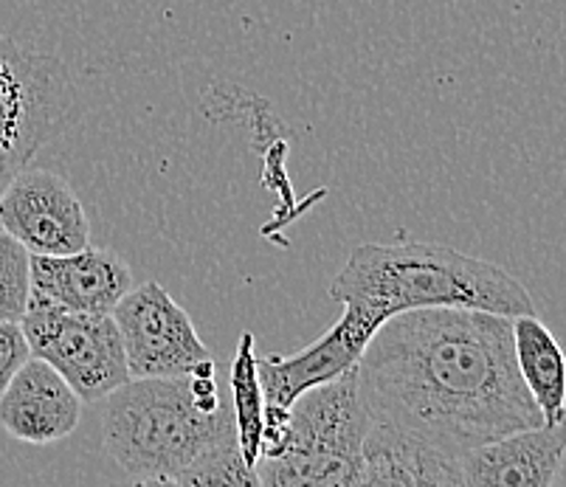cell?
Instances as JSON below:
<instances>
[{
  "instance_id": "cell-1",
  "label": "cell",
  "mask_w": 566,
  "mask_h": 487,
  "mask_svg": "<svg viewBox=\"0 0 566 487\" xmlns=\"http://www.w3.org/2000/svg\"><path fill=\"white\" fill-rule=\"evenodd\" d=\"M375 425L446 459L542 425L516 363L513 319L473 307H420L386 319L358 363Z\"/></svg>"
},
{
  "instance_id": "cell-2",
  "label": "cell",
  "mask_w": 566,
  "mask_h": 487,
  "mask_svg": "<svg viewBox=\"0 0 566 487\" xmlns=\"http://www.w3.org/2000/svg\"><path fill=\"white\" fill-rule=\"evenodd\" d=\"M102 434L118 468L142 485H181L200 456L240 445L212 358L181 378H130L107 394Z\"/></svg>"
},
{
  "instance_id": "cell-3",
  "label": "cell",
  "mask_w": 566,
  "mask_h": 487,
  "mask_svg": "<svg viewBox=\"0 0 566 487\" xmlns=\"http://www.w3.org/2000/svg\"><path fill=\"white\" fill-rule=\"evenodd\" d=\"M342 301L378 330L386 319L420 307H473L499 316L535 313L522 282L496 263L434 243H364L331 285Z\"/></svg>"
},
{
  "instance_id": "cell-4",
  "label": "cell",
  "mask_w": 566,
  "mask_h": 487,
  "mask_svg": "<svg viewBox=\"0 0 566 487\" xmlns=\"http://www.w3.org/2000/svg\"><path fill=\"white\" fill-rule=\"evenodd\" d=\"M369 425L353 367L293 400L280 448L256 459V479L268 487H361Z\"/></svg>"
},
{
  "instance_id": "cell-5",
  "label": "cell",
  "mask_w": 566,
  "mask_h": 487,
  "mask_svg": "<svg viewBox=\"0 0 566 487\" xmlns=\"http://www.w3.org/2000/svg\"><path fill=\"white\" fill-rule=\"evenodd\" d=\"M76 119L80 99L63 60L0 34V192Z\"/></svg>"
},
{
  "instance_id": "cell-6",
  "label": "cell",
  "mask_w": 566,
  "mask_h": 487,
  "mask_svg": "<svg viewBox=\"0 0 566 487\" xmlns=\"http://www.w3.org/2000/svg\"><path fill=\"white\" fill-rule=\"evenodd\" d=\"M20 327L32 356L51 363L87 403L105 400L130 381L113 313H80L29 301Z\"/></svg>"
},
{
  "instance_id": "cell-7",
  "label": "cell",
  "mask_w": 566,
  "mask_h": 487,
  "mask_svg": "<svg viewBox=\"0 0 566 487\" xmlns=\"http://www.w3.org/2000/svg\"><path fill=\"white\" fill-rule=\"evenodd\" d=\"M113 319L130 378H181L212 358L189 313L158 282L127 290L113 307Z\"/></svg>"
},
{
  "instance_id": "cell-8",
  "label": "cell",
  "mask_w": 566,
  "mask_h": 487,
  "mask_svg": "<svg viewBox=\"0 0 566 487\" xmlns=\"http://www.w3.org/2000/svg\"><path fill=\"white\" fill-rule=\"evenodd\" d=\"M0 229L29 254L60 256L91 245V223L80 194L51 169H29L0 192Z\"/></svg>"
},
{
  "instance_id": "cell-9",
  "label": "cell",
  "mask_w": 566,
  "mask_h": 487,
  "mask_svg": "<svg viewBox=\"0 0 566 487\" xmlns=\"http://www.w3.org/2000/svg\"><path fill=\"white\" fill-rule=\"evenodd\" d=\"M133 288V274L116 251L85 245L74 254H32L29 301L80 313H113Z\"/></svg>"
},
{
  "instance_id": "cell-10",
  "label": "cell",
  "mask_w": 566,
  "mask_h": 487,
  "mask_svg": "<svg viewBox=\"0 0 566 487\" xmlns=\"http://www.w3.org/2000/svg\"><path fill=\"white\" fill-rule=\"evenodd\" d=\"M373 336L375 327L355 310L344 307L342 319L305 350L293 356L256 358L265 409H291L293 400L305 389L333 381L353 369Z\"/></svg>"
},
{
  "instance_id": "cell-11",
  "label": "cell",
  "mask_w": 566,
  "mask_h": 487,
  "mask_svg": "<svg viewBox=\"0 0 566 487\" xmlns=\"http://www.w3.org/2000/svg\"><path fill=\"white\" fill-rule=\"evenodd\" d=\"M85 400L51 363L29 358L0 394V428L29 445H51L71 437Z\"/></svg>"
},
{
  "instance_id": "cell-12",
  "label": "cell",
  "mask_w": 566,
  "mask_h": 487,
  "mask_svg": "<svg viewBox=\"0 0 566 487\" xmlns=\"http://www.w3.org/2000/svg\"><path fill=\"white\" fill-rule=\"evenodd\" d=\"M566 454V423H542L468 451L457 459L460 487H549Z\"/></svg>"
},
{
  "instance_id": "cell-13",
  "label": "cell",
  "mask_w": 566,
  "mask_h": 487,
  "mask_svg": "<svg viewBox=\"0 0 566 487\" xmlns=\"http://www.w3.org/2000/svg\"><path fill=\"white\" fill-rule=\"evenodd\" d=\"M460 487L457 459L409 443L384 425H369L364 440L361 487Z\"/></svg>"
},
{
  "instance_id": "cell-14",
  "label": "cell",
  "mask_w": 566,
  "mask_h": 487,
  "mask_svg": "<svg viewBox=\"0 0 566 487\" xmlns=\"http://www.w3.org/2000/svg\"><path fill=\"white\" fill-rule=\"evenodd\" d=\"M516 363L544 423H566V356L535 313L513 319Z\"/></svg>"
},
{
  "instance_id": "cell-15",
  "label": "cell",
  "mask_w": 566,
  "mask_h": 487,
  "mask_svg": "<svg viewBox=\"0 0 566 487\" xmlns=\"http://www.w3.org/2000/svg\"><path fill=\"white\" fill-rule=\"evenodd\" d=\"M231 409H234L237 443L243 459L254 468L262 451V425H265V394H262L260 372H256L254 336L243 332L237 341L234 363H231Z\"/></svg>"
},
{
  "instance_id": "cell-16",
  "label": "cell",
  "mask_w": 566,
  "mask_h": 487,
  "mask_svg": "<svg viewBox=\"0 0 566 487\" xmlns=\"http://www.w3.org/2000/svg\"><path fill=\"white\" fill-rule=\"evenodd\" d=\"M32 254L0 229V321H20L29 305Z\"/></svg>"
},
{
  "instance_id": "cell-17",
  "label": "cell",
  "mask_w": 566,
  "mask_h": 487,
  "mask_svg": "<svg viewBox=\"0 0 566 487\" xmlns=\"http://www.w3.org/2000/svg\"><path fill=\"white\" fill-rule=\"evenodd\" d=\"M32 358L20 321H0V394L20 367Z\"/></svg>"
}]
</instances>
